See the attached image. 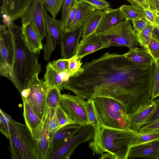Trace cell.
<instances>
[{
	"label": "cell",
	"instance_id": "51",
	"mask_svg": "<svg viewBox=\"0 0 159 159\" xmlns=\"http://www.w3.org/2000/svg\"><path fill=\"white\" fill-rule=\"evenodd\" d=\"M150 10L151 11H152L156 15L159 16V12L156 11H152V10Z\"/></svg>",
	"mask_w": 159,
	"mask_h": 159
},
{
	"label": "cell",
	"instance_id": "39",
	"mask_svg": "<svg viewBox=\"0 0 159 159\" xmlns=\"http://www.w3.org/2000/svg\"><path fill=\"white\" fill-rule=\"evenodd\" d=\"M85 2L94 7L96 10L103 11L110 8V3L105 0H79Z\"/></svg>",
	"mask_w": 159,
	"mask_h": 159
},
{
	"label": "cell",
	"instance_id": "53",
	"mask_svg": "<svg viewBox=\"0 0 159 159\" xmlns=\"http://www.w3.org/2000/svg\"><path fill=\"white\" fill-rule=\"evenodd\" d=\"M155 63H157L159 65V58L157 60Z\"/></svg>",
	"mask_w": 159,
	"mask_h": 159
},
{
	"label": "cell",
	"instance_id": "6",
	"mask_svg": "<svg viewBox=\"0 0 159 159\" xmlns=\"http://www.w3.org/2000/svg\"><path fill=\"white\" fill-rule=\"evenodd\" d=\"M36 73L20 93L22 101L27 102L38 116L43 120L46 112L45 98L48 89L44 81Z\"/></svg>",
	"mask_w": 159,
	"mask_h": 159
},
{
	"label": "cell",
	"instance_id": "19",
	"mask_svg": "<svg viewBox=\"0 0 159 159\" xmlns=\"http://www.w3.org/2000/svg\"><path fill=\"white\" fill-rule=\"evenodd\" d=\"M126 20L119 8L103 11L96 33L99 34Z\"/></svg>",
	"mask_w": 159,
	"mask_h": 159
},
{
	"label": "cell",
	"instance_id": "49",
	"mask_svg": "<svg viewBox=\"0 0 159 159\" xmlns=\"http://www.w3.org/2000/svg\"><path fill=\"white\" fill-rule=\"evenodd\" d=\"M152 38L159 42V26L154 25L152 32Z\"/></svg>",
	"mask_w": 159,
	"mask_h": 159
},
{
	"label": "cell",
	"instance_id": "29",
	"mask_svg": "<svg viewBox=\"0 0 159 159\" xmlns=\"http://www.w3.org/2000/svg\"><path fill=\"white\" fill-rule=\"evenodd\" d=\"M158 140L159 129L145 133L138 132L132 147Z\"/></svg>",
	"mask_w": 159,
	"mask_h": 159
},
{
	"label": "cell",
	"instance_id": "45",
	"mask_svg": "<svg viewBox=\"0 0 159 159\" xmlns=\"http://www.w3.org/2000/svg\"><path fill=\"white\" fill-rule=\"evenodd\" d=\"M133 6L143 9H149L147 0H127Z\"/></svg>",
	"mask_w": 159,
	"mask_h": 159
},
{
	"label": "cell",
	"instance_id": "13",
	"mask_svg": "<svg viewBox=\"0 0 159 159\" xmlns=\"http://www.w3.org/2000/svg\"><path fill=\"white\" fill-rule=\"evenodd\" d=\"M49 109L47 108L41 127L35 138L37 159H48L53 148L49 125Z\"/></svg>",
	"mask_w": 159,
	"mask_h": 159
},
{
	"label": "cell",
	"instance_id": "20",
	"mask_svg": "<svg viewBox=\"0 0 159 159\" xmlns=\"http://www.w3.org/2000/svg\"><path fill=\"white\" fill-rule=\"evenodd\" d=\"M23 102V116L25 124L35 139L42 125L43 120L38 116L27 102L24 101Z\"/></svg>",
	"mask_w": 159,
	"mask_h": 159
},
{
	"label": "cell",
	"instance_id": "17",
	"mask_svg": "<svg viewBox=\"0 0 159 159\" xmlns=\"http://www.w3.org/2000/svg\"><path fill=\"white\" fill-rule=\"evenodd\" d=\"M157 106L154 100L151 99L129 115V129L138 131L142 127L146 124L147 121L154 111Z\"/></svg>",
	"mask_w": 159,
	"mask_h": 159
},
{
	"label": "cell",
	"instance_id": "11",
	"mask_svg": "<svg viewBox=\"0 0 159 159\" xmlns=\"http://www.w3.org/2000/svg\"><path fill=\"white\" fill-rule=\"evenodd\" d=\"M43 0H33L21 18L22 25L30 24L42 40L47 35Z\"/></svg>",
	"mask_w": 159,
	"mask_h": 159
},
{
	"label": "cell",
	"instance_id": "42",
	"mask_svg": "<svg viewBox=\"0 0 159 159\" xmlns=\"http://www.w3.org/2000/svg\"><path fill=\"white\" fill-rule=\"evenodd\" d=\"M133 28L138 33L142 31L147 26L148 21L144 17L136 18L131 20Z\"/></svg>",
	"mask_w": 159,
	"mask_h": 159
},
{
	"label": "cell",
	"instance_id": "10",
	"mask_svg": "<svg viewBox=\"0 0 159 159\" xmlns=\"http://www.w3.org/2000/svg\"><path fill=\"white\" fill-rule=\"evenodd\" d=\"M7 27L4 24L0 26V74L9 79L13 64L14 52L12 36Z\"/></svg>",
	"mask_w": 159,
	"mask_h": 159
},
{
	"label": "cell",
	"instance_id": "33",
	"mask_svg": "<svg viewBox=\"0 0 159 159\" xmlns=\"http://www.w3.org/2000/svg\"><path fill=\"white\" fill-rule=\"evenodd\" d=\"M46 11L49 12L52 17H56L61 10L65 0H43Z\"/></svg>",
	"mask_w": 159,
	"mask_h": 159
},
{
	"label": "cell",
	"instance_id": "5",
	"mask_svg": "<svg viewBox=\"0 0 159 159\" xmlns=\"http://www.w3.org/2000/svg\"><path fill=\"white\" fill-rule=\"evenodd\" d=\"M93 100L102 125L117 129H129V116L119 101L105 97H97Z\"/></svg>",
	"mask_w": 159,
	"mask_h": 159
},
{
	"label": "cell",
	"instance_id": "50",
	"mask_svg": "<svg viewBox=\"0 0 159 159\" xmlns=\"http://www.w3.org/2000/svg\"><path fill=\"white\" fill-rule=\"evenodd\" d=\"M155 25H157L159 26V16L156 15L155 19Z\"/></svg>",
	"mask_w": 159,
	"mask_h": 159
},
{
	"label": "cell",
	"instance_id": "40",
	"mask_svg": "<svg viewBox=\"0 0 159 159\" xmlns=\"http://www.w3.org/2000/svg\"><path fill=\"white\" fill-rule=\"evenodd\" d=\"M78 1L79 0H75L72 5L66 22L63 26V29L65 31H67L69 29L75 18Z\"/></svg>",
	"mask_w": 159,
	"mask_h": 159
},
{
	"label": "cell",
	"instance_id": "2",
	"mask_svg": "<svg viewBox=\"0 0 159 159\" xmlns=\"http://www.w3.org/2000/svg\"><path fill=\"white\" fill-rule=\"evenodd\" d=\"M13 39L14 47L13 64L9 80L20 93L36 72L39 73L41 66L38 62L40 52L32 51L26 43L21 27L13 22L7 26Z\"/></svg>",
	"mask_w": 159,
	"mask_h": 159
},
{
	"label": "cell",
	"instance_id": "38",
	"mask_svg": "<svg viewBox=\"0 0 159 159\" xmlns=\"http://www.w3.org/2000/svg\"><path fill=\"white\" fill-rule=\"evenodd\" d=\"M147 49L156 62L159 58V42L152 38Z\"/></svg>",
	"mask_w": 159,
	"mask_h": 159
},
{
	"label": "cell",
	"instance_id": "25",
	"mask_svg": "<svg viewBox=\"0 0 159 159\" xmlns=\"http://www.w3.org/2000/svg\"><path fill=\"white\" fill-rule=\"evenodd\" d=\"M44 81L48 90L55 87L59 88L61 90L63 89L64 82L61 76L53 67L51 62L46 66Z\"/></svg>",
	"mask_w": 159,
	"mask_h": 159
},
{
	"label": "cell",
	"instance_id": "32",
	"mask_svg": "<svg viewBox=\"0 0 159 159\" xmlns=\"http://www.w3.org/2000/svg\"><path fill=\"white\" fill-rule=\"evenodd\" d=\"M67 59L69 63V72L71 77L81 74L83 71L81 59H78L75 55Z\"/></svg>",
	"mask_w": 159,
	"mask_h": 159
},
{
	"label": "cell",
	"instance_id": "47",
	"mask_svg": "<svg viewBox=\"0 0 159 159\" xmlns=\"http://www.w3.org/2000/svg\"><path fill=\"white\" fill-rule=\"evenodd\" d=\"M157 105L155 109L148 119L145 125L159 119V104H157Z\"/></svg>",
	"mask_w": 159,
	"mask_h": 159
},
{
	"label": "cell",
	"instance_id": "8",
	"mask_svg": "<svg viewBox=\"0 0 159 159\" xmlns=\"http://www.w3.org/2000/svg\"><path fill=\"white\" fill-rule=\"evenodd\" d=\"M94 132L91 125L83 127L77 134L55 146L48 159H69L80 145L92 139Z\"/></svg>",
	"mask_w": 159,
	"mask_h": 159
},
{
	"label": "cell",
	"instance_id": "46",
	"mask_svg": "<svg viewBox=\"0 0 159 159\" xmlns=\"http://www.w3.org/2000/svg\"><path fill=\"white\" fill-rule=\"evenodd\" d=\"M144 16L147 21L154 26L155 25L156 14L149 9H144Z\"/></svg>",
	"mask_w": 159,
	"mask_h": 159
},
{
	"label": "cell",
	"instance_id": "27",
	"mask_svg": "<svg viewBox=\"0 0 159 159\" xmlns=\"http://www.w3.org/2000/svg\"><path fill=\"white\" fill-rule=\"evenodd\" d=\"M60 91L59 88L56 87L48 90L45 98L47 108L56 109L61 105L62 95Z\"/></svg>",
	"mask_w": 159,
	"mask_h": 159
},
{
	"label": "cell",
	"instance_id": "31",
	"mask_svg": "<svg viewBox=\"0 0 159 159\" xmlns=\"http://www.w3.org/2000/svg\"><path fill=\"white\" fill-rule=\"evenodd\" d=\"M86 108L89 124L94 129L101 125L98 116L96 112L93 99L87 100L86 102Z\"/></svg>",
	"mask_w": 159,
	"mask_h": 159
},
{
	"label": "cell",
	"instance_id": "52",
	"mask_svg": "<svg viewBox=\"0 0 159 159\" xmlns=\"http://www.w3.org/2000/svg\"><path fill=\"white\" fill-rule=\"evenodd\" d=\"M156 104H159V98L157 99L154 100Z\"/></svg>",
	"mask_w": 159,
	"mask_h": 159
},
{
	"label": "cell",
	"instance_id": "16",
	"mask_svg": "<svg viewBox=\"0 0 159 159\" xmlns=\"http://www.w3.org/2000/svg\"><path fill=\"white\" fill-rule=\"evenodd\" d=\"M33 0H2L0 16L9 17L12 21L21 18Z\"/></svg>",
	"mask_w": 159,
	"mask_h": 159
},
{
	"label": "cell",
	"instance_id": "7",
	"mask_svg": "<svg viewBox=\"0 0 159 159\" xmlns=\"http://www.w3.org/2000/svg\"><path fill=\"white\" fill-rule=\"evenodd\" d=\"M99 34L113 46H125L130 49L139 45L137 33L130 20H125Z\"/></svg>",
	"mask_w": 159,
	"mask_h": 159
},
{
	"label": "cell",
	"instance_id": "35",
	"mask_svg": "<svg viewBox=\"0 0 159 159\" xmlns=\"http://www.w3.org/2000/svg\"><path fill=\"white\" fill-rule=\"evenodd\" d=\"M49 125L50 136L52 139L54 133L61 128L56 112V109L48 108Z\"/></svg>",
	"mask_w": 159,
	"mask_h": 159
},
{
	"label": "cell",
	"instance_id": "15",
	"mask_svg": "<svg viewBox=\"0 0 159 159\" xmlns=\"http://www.w3.org/2000/svg\"><path fill=\"white\" fill-rule=\"evenodd\" d=\"M84 24L74 30L65 31L61 36L59 40L62 58L68 59L75 55L80 39L82 36Z\"/></svg>",
	"mask_w": 159,
	"mask_h": 159
},
{
	"label": "cell",
	"instance_id": "43",
	"mask_svg": "<svg viewBox=\"0 0 159 159\" xmlns=\"http://www.w3.org/2000/svg\"><path fill=\"white\" fill-rule=\"evenodd\" d=\"M75 0H65L62 6L61 17V20L62 25L64 26L69 11Z\"/></svg>",
	"mask_w": 159,
	"mask_h": 159
},
{
	"label": "cell",
	"instance_id": "23",
	"mask_svg": "<svg viewBox=\"0 0 159 159\" xmlns=\"http://www.w3.org/2000/svg\"><path fill=\"white\" fill-rule=\"evenodd\" d=\"M21 32L30 49L33 52H40L43 48L42 41L33 26L30 23L22 25Z\"/></svg>",
	"mask_w": 159,
	"mask_h": 159
},
{
	"label": "cell",
	"instance_id": "34",
	"mask_svg": "<svg viewBox=\"0 0 159 159\" xmlns=\"http://www.w3.org/2000/svg\"><path fill=\"white\" fill-rule=\"evenodd\" d=\"M12 119L10 115L0 109V131L8 139L9 136V124Z\"/></svg>",
	"mask_w": 159,
	"mask_h": 159
},
{
	"label": "cell",
	"instance_id": "24",
	"mask_svg": "<svg viewBox=\"0 0 159 159\" xmlns=\"http://www.w3.org/2000/svg\"><path fill=\"white\" fill-rule=\"evenodd\" d=\"M123 55L128 60L138 64H148L154 61L147 50L143 48L130 49L128 52Z\"/></svg>",
	"mask_w": 159,
	"mask_h": 159
},
{
	"label": "cell",
	"instance_id": "41",
	"mask_svg": "<svg viewBox=\"0 0 159 159\" xmlns=\"http://www.w3.org/2000/svg\"><path fill=\"white\" fill-rule=\"evenodd\" d=\"M51 63L53 67L59 72L69 71V63L67 59H60Z\"/></svg>",
	"mask_w": 159,
	"mask_h": 159
},
{
	"label": "cell",
	"instance_id": "48",
	"mask_svg": "<svg viewBox=\"0 0 159 159\" xmlns=\"http://www.w3.org/2000/svg\"><path fill=\"white\" fill-rule=\"evenodd\" d=\"M149 9L159 12V0H147Z\"/></svg>",
	"mask_w": 159,
	"mask_h": 159
},
{
	"label": "cell",
	"instance_id": "18",
	"mask_svg": "<svg viewBox=\"0 0 159 159\" xmlns=\"http://www.w3.org/2000/svg\"><path fill=\"white\" fill-rule=\"evenodd\" d=\"M140 158L159 159V140L132 147L128 159Z\"/></svg>",
	"mask_w": 159,
	"mask_h": 159
},
{
	"label": "cell",
	"instance_id": "37",
	"mask_svg": "<svg viewBox=\"0 0 159 159\" xmlns=\"http://www.w3.org/2000/svg\"><path fill=\"white\" fill-rule=\"evenodd\" d=\"M56 112L61 127L69 124L74 123L70 119L61 105L56 109Z\"/></svg>",
	"mask_w": 159,
	"mask_h": 159
},
{
	"label": "cell",
	"instance_id": "12",
	"mask_svg": "<svg viewBox=\"0 0 159 159\" xmlns=\"http://www.w3.org/2000/svg\"><path fill=\"white\" fill-rule=\"evenodd\" d=\"M44 16L46 25V41L43 46L44 59L48 61L55 48L57 42L65 32L61 20H58L50 16L44 8Z\"/></svg>",
	"mask_w": 159,
	"mask_h": 159
},
{
	"label": "cell",
	"instance_id": "4",
	"mask_svg": "<svg viewBox=\"0 0 159 159\" xmlns=\"http://www.w3.org/2000/svg\"><path fill=\"white\" fill-rule=\"evenodd\" d=\"M11 159H37L36 141L26 125L12 119L9 124Z\"/></svg>",
	"mask_w": 159,
	"mask_h": 159
},
{
	"label": "cell",
	"instance_id": "3",
	"mask_svg": "<svg viewBox=\"0 0 159 159\" xmlns=\"http://www.w3.org/2000/svg\"><path fill=\"white\" fill-rule=\"evenodd\" d=\"M89 147L100 159H127L138 131L109 128L101 125L94 129Z\"/></svg>",
	"mask_w": 159,
	"mask_h": 159
},
{
	"label": "cell",
	"instance_id": "30",
	"mask_svg": "<svg viewBox=\"0 0 159 159\" xmlns=\"http://www.w3.org/2000/svg\"><path fill=\"white\" fill-rule=\"evenodd\" d=\"M154 25L148 21L146 27L141 32L137 33L138 42L142 47L147 49L152 38Z\"/></svg>",
	"mask_w": 159,
	"mask_h": 159
},
{
	"label": "cell",
	"instance_id": "1",
	"mask_svg": "<svg viewBox=\"0 0 159 159\" xmlns=\"http://www.w3.org/2000/svg\"><path fill=\"white\" fill-rule=\"evenodd\" d=\"M155 64H138L123 54L106 52L85 62L82 73L70 77L63 89L87 100L98 97L116 100L129 116L151 99Z\"/></svg>",
	"mask_w": 159,
	"mask_h": 159
},
{
	"label": "cell",
	"instance_id": "14",
	"mask_svg": "<svg viewBox=\"0 0 159 159\" xmlns=\"http://www.w3.org/2000/svg\"><path fill=\"white\" fill-rule=\"evenodd\" d=\"M113 44L96 33L79 43L75 55L81 59L87 55L98 50L107 48Z\"/></svg>",
	"mask_w": 159,
	"mask_h": 159
},
{
	"label": "cell",
	"instance_id": "21",
	"mask_svg": "<svg viewBox=\"0 0 159 159\" xmlns=\"http://www.w3.org/2000/svg\"><path fill=\"white\" fill-rule=\"evenodd\" d=\"M96 10L94 7L87 3L79 0L75 18L66 31L74 30L80 27Z\"/></svg>",
	"mask_w": 159,
	"mask_h": 159
},
{
	"label": "cell",
	"instance_id": "28",
	"mask_svg": "<svg viewBox=\"0 0 159 159\" xmlns=\"http://www.w3.org/2000/svg\"><path fill=\"white\" fill-rule=\"evenodd\" d=\"M126 20H132L136 18L144 17V10L143 9L131 5H123L119 7Z\"/></svg>",
	"mask_w": 159,
	"mask_h": 159
},
{
	"label": "cell",
	"instance_id": "26",
	"mask_svg": "<svg viewBox=\"0 0 159 159\" xmlns=\"http://www.w3.org/2000/svg\"><path fill=\"white\" fill-rule=\"evenodd\" d=\"M103 13L102 10H96L88 17L84 24L82 39H84L96 32Z\"/></svg>",
	"mask_w": 159,
	"mask_h": 159
},
{
	"label": "cell",
	"instance_id": "9",
	"mask_svg": "<svg viewBox=\"0 0 159 159\" xmlns=\"http://www.w3.org/2000/svg\"><path fill=\"white\" fill-rule=\"evenodd\" d=\"M84 98L77 95H62L61 106L73 123L83 127L89 125Z\"/></svg>",
	"mask_w": 159,
	"mask_h": 159
},
{
	"label": "cell",
	"instance_id": "36",
	"mask_svg": "<svg viewBox=\"0 0 159 159\" xmlns=\"http://www.w3.org/2000/svg\"><path fill=\"white\" fill-rule=\"evenodd\" d=\"M159 96V65L155 62L153 80L152 88L151 99L154 100Z\"/></svg>",
	"mask_w": 159,
	"mask_h": 159
},
{
	"label": "cell",
	"instance_id": "22",
	"mask_svg": "<svg viewBox=\"0 0 159 159\" xmlns=\"http://www.w3.org/2000/svg\"><path fill=\"white\" fill-rule=\"evenodd\" d=\"M83 127L76 123H71L60 128L54 133L52 137L51 145L53 148L59 143L77 134Z\"/></svg>",
	"mask_w": 159,
	"mask_h": 159
},
{
	"label": "cell",
	"instance_id": "44",
	"mask_svg": "<svg viewBox=\"0 0 159 159\" xmlns=\"http://www.w3.org/2000/svg\"><path fill=\"white\" fill-rule=\"evenodd\" d=\"M159 129V119L142 127L138 133H142Z\"/></svg>",
	"mask_w": 159,
	"mask_h": 159
}]
</instances>
